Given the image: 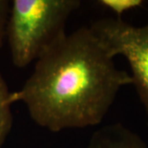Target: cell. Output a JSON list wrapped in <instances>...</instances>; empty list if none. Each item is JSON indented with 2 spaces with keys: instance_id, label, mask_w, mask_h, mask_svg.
<instances>
[{
  "instance_id": "1",
  "label": "cell",
  "mask_w": 148,
  "mask_h": 148,
  "mask_svg": "<svg viewBox=\"0 0 148 148\" xmlns=\"http://www.w3.org/2000/svg\"><path fill=\"white\" fill-rule=\"evenodd\" d=\"M90 27L65 35L37 59L30 77L11 104L22 102L38 126L58 132L101 123L131 75Z\"/></svg>"
},
{
  "instance_id": "2",
  "label": "cell",
  "mask_w": 148,
  "mask_h": 148,
  "mask_svg": "<svg viewBox=\"0 0 148 148\" xmlns=\"http://www.w3.org/2000/svg\"><path fill=\"white\" fill-rule=\"evenodd\" d=\"M81 6L80 0L12 1L6 40L13 65L26 68L63 38L69 18Z\"/></svg>"
},
{
  "instance_id": "3",
  "label": "cell",
  "mask_w": 148,
  "mask_h": 148,
  "mask_svg": "<svg viewBox=\"0 0 148 148\" xmlns=\"http://www.w3.org/2000/svg\"><path fill=\"white\" fill-rule=\"evenodd\" d=\"M89 27L114 57L122 55L127 59L132 85L144 107L148 125V22L136 27L122 18L104 17Z\"/></svg>"
},
{
  "instance_id": "4",
  "label": "cell",
  "mask_w": 148,
  "mask_h": 148,
  "mask_svg": "<svg viewBox=\"0 0 148 148\" xmlns=\"http://www.w3.org/2000/svg\"><path fill=\"white\" fill-rule=\"evenodd\" d=\"M86 148H148L136 132L121 123L106 125L91 135Z\"/></svg>"
},
{
  "instance_id": "5",
  "label": "cell",
  "mask_w": 148,
  "mask_h": 148,
  "mask_svg": "<svg viewBox=\"0 0 148 148\" xmlns=\"http://www.w3.org/2000/svg\"><path fill=\"white\" fill-rule=\"evenodd\" d=\"M10 94L5 79L0 73V148L3 147L13 123L12 104L9 100Z\"/></svg>"
},
{
  "instance_id": "6",
  "label": "cell",
  "mask_w": 148,
  "mask_h": 148,
  "mask_svg": "<svg viewBox=\"0 0 148 148\" xmlns=\"http://www.w3.org/2000/svg\"><path fill=\"white\" fill-rule=\"evenodd\" d=\"M96 4L113 12L117 18H122V15L128 11L142 8L146 4L143 0H99Z\"/></svg>"
},
{
  "instance_id": "7",
  "label": "cell",
  "mask_w": 148,
  "mask_h": 148,
  "mask_svg": "<svg viewBox=\"0 0 148 148\" xmlns=\"http://www.w3.org/2000/svg\"><path fill=\"white\" fill-rule=\"evenodd\" d=\"M10 1L0 0V49L3 46L6 40V31L10 12Z\"/></svg>"
}]
</instances>
